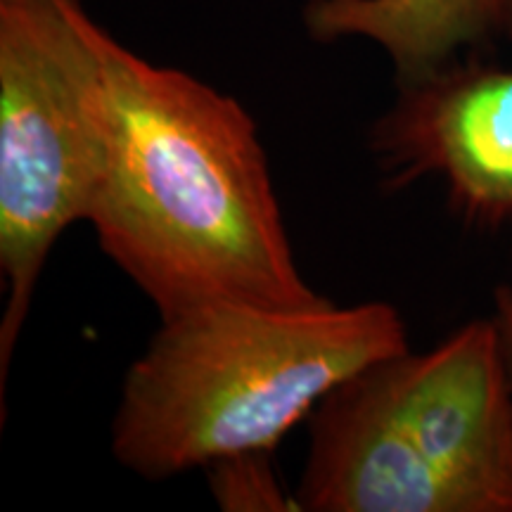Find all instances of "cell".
<instances>
[{
    "mask_svg": "<svg viewBox=\"0 0 512 512\" xmlns=\"http://www.w3.org/2000/svg\"><path fill=\"white\" fill-rule=\"evenodd\" d=\"M112 147L88 214L159 316L211 302L306 309L259 128L230 95L105 41Z\"/></svg>",
    "mask_w": 512,
    "mask_h": 512,
    "instance_id": "1",
    "label": "cell"
},
{
    "mask_svg": "<svg viewBox=\"0 0 512 512\" xmlns=\"http://www.w3.org/2000/svg\"><path fill=\"white\" fill-rule=\"evenodd\" d=\"M406 349V323L384 302L171 313L121 384L112 451L145 479L273 453L339 384Z\"/></svg>",
    "mask_w": 512,
    "mask_h": 512,
    "instance_id": "2",
    "label": "cell"
},
{
    "mask_svg": "<svg viewBox=\"0 0 512 512\" xmlns=\"http://www.w3.org/2000/svg\"><path fill=\"white\" fill-rule=\"evenodd\" d=\"M309 512H512V382L491 318L339 384L309 418Z\"/></svg>",
    "mask_w": 512,
    "mask_h": 512,
    "instance_id": "3",
    "label": "cell"
},
{
    "mask_svg": "<svg viewBox=\"0 0 512 512\" xmlns=\"http://www.w3.org/2000/svg\"><path fill=\"white\" fill-rule=\"evenodd\" d=\"M107 34L83 0H0V394L43 266L110 162Z\"/></svg>",
    "mask_w": 512,
    "mask_h": 512,
    "instance_id": "4",
    "label": "cell"
},
{
    "mask_svg": "<svg viewBox=\"0 0 512 512\" xmlns=\"http://www.w3.org/2000/svg\"><path fill=\"white\" fill-rule=\"evenodd\" d=\"M370 140L389 185L434 178L465 226L512 233V67L456 57L401 81Z\"/></svg>",
    "mask_w": 512,
    "mask_h": 512,
    "instance_id": "5",
    "label": "cell"
},
{
    "mask_svg": "<svg viewBox=\"0 0 512 512\" xmlns=\"http://www.w3.org/2000/svg\"><path fill=\"white\" fill-rule=\"evenodd\" d=\"M304 19L316 41L377 43L411 81L505 31V0H311Z\"/></svg>",
    "mask_w": 512,
    "mask_h": 512,
    "instance_id": "6",
    "label": "cell"
},
{
    "mask_svg": "<svg viewBox=\"0 0 512 512\" xmlns=\"http://www.w3.org/2000/svg\"><path fill=\"white\" fill-rule=\"evenodd\" d=\"M271 458L266 451L238 453L204 467L216 505L226 512L302 510L297 496L285 494Z\"/></svg>",
    "mask_w": 512,
    "mask_h": 512,
    "instance_id": "7",
    "label": "cell"
},
{
    "mask_svg": "<svg viewBox=\"0 0 512 512\" xmlns=\"http://www.w3.org/2000/svg\"><path fill=\"white\" fill-rule=\"evenodd\" d=\"M494 320L498 342H501V351L505 358V366H508V375L512 382V285H498L494 292Z\"/></svg>",
    "mask_w": 512,
    "mask_h": 512,
    "instance_id": "8",
    "label": "cell"
},
{
    "mask_svg": "<svg viewBox=\"0 0 512 512\" xmlns=\"http://www.w3.org/2000/svg\"><path fill=\"white\" fill-rule=\"evenodd\" d=\"M505 31L512 34V0H505Z\"/></svg>",
    "mask_w": 512,
    "mask_h": 512,
    "instance_id": "9",
    "label": "cell"
}]
</instances>
